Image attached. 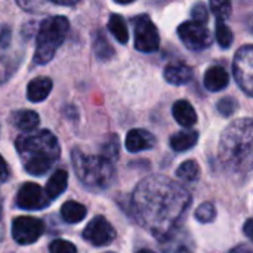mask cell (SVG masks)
<instances>
[{
	"label": "cell",
	"mask_w": 253,
	"mask_h": 253,
	"mask_svg": "<svg viewBox=\"0 0 253 253\" xmlns=\"http://www.w3.org/2000/svg\"><path fill=\"white\" fill-rule=\"evenodd\" d=\"M136 219L156 239L166 240L176 230L191 205V194L166 176L142 179L132 196Z\"/></svg>",
	"instance_id": "obj_1"
},
{
	"label": "cell",
	"mask_w": 253,
	"mask_h": 253,
	"mask_svg": "<svg viewBox=\"0 0 253 253\" xmlns=\"http://www.w3.org/2000/svg\"><path fill=\"white\" fill-rule=\"evenodd\" d=\"M252 119L234 120L221 135L218 157L231 173L248 175L252 166Z\"/></svg>",
	"instance_id": "obj_2"
},
{
	"label": "cell",
	"mask_w": 253,
	"mask_h": 253,
	"mask_svg": "<svg viewBox=\"0 0 253 253\" xmlns=\"http://www.w3.org/2000/svg\"><path fill=\"white\" fill-rule=\"evenodd\" d=\"M15 148L25 172L34 176L47 173L61 154L58 138L46 129L19 135Z\"/></svg>",
	"instance_id": "obj_3"
},
{
	"label": "cell",
	"mask_w": 253,
	"mask_h": 253,
	"mask_svg": "<svg viewBox=\"0 0 253 253\" xmlns=\"http://www.w3.org/2000/svg\"><path fill=\"white\" fill-rule=\"evenodd\" d=\"M71 162L77 178L87 188L105 190L111 185L116 176L114 163L105 160L101 156L86 154L76 148L71 153Z\"/></svg>",
	"instance_id": "obj_4"
},
{
	"label": "cell",
	"mask_w": 253,
	"mask_h": 253,
	"mask_svg": "<svg viewBox=\"0 0 253 253\" xmlns=\"http://www.w3.org/2000/svg\"><path fill=\"white\" fill-rule=\"evenodd\" d=\"M68 31L70 21L65 16L56 15L42 21L36 39L34 62L40 65L47 64L55 56L58 47L64 43Z\"/></svg>",
	"instance_id": "obj_5"
},
{
	"label": "cell",
	"mask_w": 253,
	"mask_h": 253,
	"mask_svg": "<svg viewBox=\"0 0 253 253\" xmlns=\"http://www.w3.org/2000/svg\"><path fill=\"white\" fill-rule=\"evenodd\" d=\"M133 33H135V49L142 53H153L159 50L160 36L156 24L148 15H138L133 18Z\"/></svg>",
	"instance_id": "obj_6"
},
{
	"label": "cell",
	"mask_w": 253,
	"mask_h": 253,
	"mask_svg": "<svg viewBox=\"0 0 253 253\" xmlns=\"http://www.w3.org/2000/svg\"><path fill=\"white\" fill-rule=\"evenodd\" d=\"M233 73L237 84L240 89L248 95L252 96L253 93V46L245 44L242 46L233 61Z\"/></svg>",
	"instance_id": "obj_7"
},
{
	"label": "cell",
	"mask_w": 253,
	"mask_h": 253,
	"mask_svg": "<svg viewBox=\"0 0 253 253\" xmlns=\"http://www.w3.org/2000/svg\"><path fill=\"white\" fill-rule=\"evenodd\" d=\"M178 36L190 50H203L212 44V36L208 27L196 21L182 22L178 27Z\"/></svg>",
	"instance_id": "obj_8"
},
{
	"label": "cell",
	"mask_w": 253,
	"mask_h": 253,
	"mask_svg": "<svg viewBox=\"0 0 253 253\" xmlns=\"http://www.w3.org/2000/svg\"><path fill=\"white\" fill-rule=\"evenodd\" d=\"M44 233V222L34 216H18L12 221V237L18 245L36 243Z\"/></svg>",
	"instance_id": "obj_9"
},
{
	"label": "cell",
	"mask_w": 253,
	"mask_h": 253,
	"mask_svg": "<svg viewBox=\"0 0 253 253\" xmlns=\"http://www.w3.org/2000/svg\"><path fill=\"white\" fill-rule=\"evenodd\" d=\"M116 237L117 233L114 227L104 216H95L83 230V239L96 248L108 246L116 240Z\"/></svg>",
	"instance_id": "obj_10"
},
{
	"label": "cell",
	"mask_w": 253,
	"mask_h": 253,
	"mask_svg": "<svg viewBox=\"0 0 253 253\" xmlns=\"http://www.w3.org/2000/svg\"><path fill=\"white\" fill-rule=\"evenodd\" d=\"M49 203L44 190L34 182H25L16 194V206L22 211H40L47 208Z\"/></svg>",
	"instance_id": "obj_11"
},
{
	"label": "cell",
	"mask_w": 253,
	"mask_h": 253,
	"mask_svg": "<svg viewBox=\"0 0 253 253\" xmlns=\"http://www.w3.org/2000/svg\"><path fill=\"white\" fill-rule=\"evenodd\" d=\"M156 142H157L156 136L145 129H132L127 132L126 139H125L126 150L129 153H139V151L151 150L156 147Z\"/></svg>",
	"instance_id": "obj_12"
},
{
	"label": "cell",
	"mask_w": 253,
	"mask_h": 253,
	"mask_svg": "<svg viewBox=\"0 0 253 253\" xmlns=\"http://www.w3.org/2000/svg\"><path fill=\"white\" fill-rule=\"evenodd\" d=\"M163 76L168 83L173 86H182L193 80L194 73L193 68L185 62H170L169 65H166Z\"/></svg>",
	"instance_id": "obj_13"
},
{
	"label": "cell",
	"mask_w": 253,
	"mask_h": 253,
	"mask_svg": "<svg viewBox=\"0 0 253 253\" xmlns=\"http://www.w3.org/2000/svg\"><path fill=\"white\" fill-rule=\"evenodd\" d=\"M205 82V87L211 92H221L224 90L228 83H230V74L228 71L221 67V65H213L211 68H208V71L205 73L203 77Z\"/></svg>",
	"instance_id": "obj_14"
},
{
	"label": "cell",
	"mask_w": 253,
	"mask_h": 253,
	"mask_svg": "<svg viewBox=\"0 0 253 253\" xmlns=\"http://www.w3.org/2000/svg\"><path fill=\"white\" fill-rule=\"evenodd\" d=\"M172 114H173V119L176 120V123L181 125L182 127L188 129L197 123V113H196L194 107L185 99H179L173 104Z\"/></svg>",
	"instance_id": "obj_15"
},
{
	"label": "cell",
	"mask_w": 253,
	"mask_h": 253,
	"mask_svg": "<svg viewBox=\"0 0 253 253\" xmlns=\"http://www.w3.org/2000/svg\"><path fill=\"white\" fill-rule=\"evenodd\" d=\"M52 87L53 83L49 77H36L27 86V98L31 102H42L49 96Z\"/></svg>",
	"instance_id": "obj_16"
},
{
	"label": "cell",
	"mask_w": 253,
	"mask_h": 253,
	"mask_svg": "<svg viewBox=\"0 0 253 253\" xmlns=\"http://www.w3.org/2000/svg\"><path fill=\"white\" fill-rule=\"evenodd\" d=\"M67 185H68V173H67V170L58 169L47 179L44 194H46V197L49 200H55L67 190Z\"/></svg>",
	"instance_id": "obj_17"
},
{
	"label": "cell",
	"mask_w": 253,
	"mask_h": 253,
	"mask_svg": "<svg viewBox=\"0 0 253 253\" xmlns=\"http://www.w3.org/2000/svg\"><path fill=\"white\" fill-rule=\"evenodd\" d=\"M199 141V132L197 130H191V129H187V130H179L176 133H173L170 136V147L173 151H178V153H184V151H188L191 150Z\"/></svg>",
	"instance_id": "obj_18"
},
{
	"label": "cell",
	"mask_w": 253,
	"mask_h": 253,
	"mask_svg": "<svg viewBox=\"0 0 253 253\" xmlns=\"http://www.w3.org/2000/svg\"><path fill=\"white\" fill-rule=\"evenodd\" d=\"M12 123L19 130H24L25 133H28V132H33L39 126L40 117L33 110H19L12 114Z\"/></svg>",
	"instance_id": "obj_19"
},
{
	"label": "cell",
	"mask_w": 253,
	"mask_h": 253,
	"mask_svg": "<svg viewBox=\"0 0 253 253\" xmlns=\"http://www.w3.org/2000/svg\"><path fill=\"white\" fill-rule=\"evenodd\" d=\"M86 213H87V209L79 202L68 200L61 206V218L67 224H79V222H82L86 218Z\"/></svg>",
	"instance_id": "obj_20"
},
{
	"label": "cell",
	"mask_w": 253,
	"mask_h": 253,
	"mask_svg": "<svg viewBox=\"0 0 253 253\" xmlns=\"http://www.w3.org/2000/svg\"><path fill=\"white\" fill-rule=\"evenodd\" d=\"M93 53L99 61H108L114 56V47L110 44L107 36L104 34L102 30L95 31L93 34Z\"/></svg>",
	"instance_id": "obj_21"
},
{
	"label": "cell",
	"mask_w": 253,
	"mask_h": 253,
	"mask_svg": "<svg viewBox=\"0 0 253 253\" xmlns=\"http://www.w3.org/2000/svg\"><path fill=\"white\" fill-rule=\"evenodd\" d=\"M108 30L110 33L116 37V40L122 44H126L127 40H129V30H127V25L125 22V19L117 15V13H113L110 15L108 18Z\"/></svg>",
	"instance_id": "obj_22"
},
{
	"label": "cell",
	"mask_w": 253,
	"mask_h": 253,
	"mask_svg": "<svg viewBox=\"0 0 253 253\" xmlns=\"http://www.w3.org/2000/svg\"><path fill=\"white\" fill-rule=\"evenodd\" d=\"M176 176L187 182H194L200 176V166L196 160H187L176 169Z\"/></svg>",
	"instance_id": "obj_23"
},
{
	"label": "cell",
	"mask_w": 253,
	"mask_h": 253,
	"mask_svg": "<svg viewBox=\"0 0 253 253\" xmlns=\"http://www.w3.org/2000/svg\"><path fill=\"white\" fill-rule=\"evenodd\" d=\"M119 153H120V141L116 135L108 136V139L102 144L101 148V157H104L105 160L114 163L119 159Z\"/></svg>",
	"instance_id": "obj_24"
},
{
	"label": "cell",
	"mask_w": 253,
	"mask_h": 253,
	"mask_svg": "<svg viewBox=\"0 0 253 253\" xmlns=\"http://www.w3.org/2000/svg\"><path fill=\"white\" fill-rule=\"evenodd\" d=\"M215 34H216V42L222 49H228L233 42H234V36L233 31L230 30V27L225 25V22L222 21H216V28H215Z\"/></svg>",
	"instance_id": "obj_25"
},
{
	"label": "cell",
	"mask_w": 253,
	"mask_h": 253,
	"mask_svg": "<svg viewBox=\"0 0 253 253\" xmlns=\"http://www.w3.org/2000/svg\"><path fill=\"white\" fill-rule=\"evenodd\" d=\"M194 216H196V219H197L199 222H202V224H209V222H213V221H215V218H216V209H215L213 203L205 202V203H202V205L196 209Z\"/></svg>",
	"instance_id": "obj_26"
},
{
	"label": "cell",
	"mask_w": 253,
	"mask_h": 253,
	"mask_svg": "<svg viewBox=\"0 0 253 253\" xmlns=\"http://www.w3.org/2000/svg\"><path fill=\"white\" fill-rule=\"evenodd\" d=\"M211 6V10L213 12V15L216 16V21H225L227 18H230L231 15V3L230 1H225V0H213L209 3Z\"/></svg>",
	"instance_id": "obj_27"
},
{
	"label": "cell",
	"mask_w": 253,
	"mask_h": 253,
	"mask_svg": "<svg viewBox=\"0 0 253 253\" xmlns=\"http://www.w3.org/2000/svg\"><path fill=\"white\" fill-rule=\"evenodd\" d=\"M216 110L219 111L221 116H224V117H231V116L239 110V102H237L234 98L227 96V98H222V99L218 101Z\"/></svg>",
	"instance_id": "obj_28"
},
{
	"label": "cell",
	"mask_w": 253,
	"mask_h": 253,
	"mask_svg": "<svg viewBox=\"0 0 253 253\" xmlns=\"http://www.w3.org/2000/svg\"><path fill=\"white\" fill-rule=\"evenodd\" d=\"M49 253H77V248L71 242L56 239L49 245Z\"/></svg>",
	"instance_id": "obj_29"
},
{
	"label": "cell",
	"mask_w": 253,
	"mask_h": 253,
	"mask_svg": "<svg viewBox=\"0 0 253 253\" xmlns=\"http://www.w3.org/2000/svg\"><path fill=\"white\" fill-rule=\"evenodd\" d=\"M191 16H193V21L200 22V24H206L209 19V10H208L206 4L205 3L194 4L191 9Z\"/></svg>",
	"instance_id": "obj_30"
},
{
	"label": "cell",
	"mask_w": 253,
	"mask_h": 253,
	"mask_svg": "<svg viewBox=\"0 0 253 253\" xmlns=\"http://www.w3.org/2000/svg\"><path fill=\"white\" fill-rule=\"evenodd\" d=\"M12 39V31L7 25L0 27V49H6L10 43Z\"/></svg>",
	"instance_id": "obj_31"
},
{
	"label": "cell",
	"mask_w": 253,
	"mask_h": 253,
	"mask_svg": "<svg viewBox=\"0 0 253 253\" xmlns=\"http://www.w3.org/2000/svg\"><path fill=\"white\" fill-rule=\"evenodd\" d=\"M9 178H10V169L4 162V159L0 156V182H6Z\"/></svg>",
	"instance_id": "obj_32"
},
{
	"label": "cell",
	"mask_w": 253,
	"mask_h": 253,
	"mask_svg": "<svg viewBox=\"0 0 253 253\" xmlns=\"http://www.w3.org/2000/svg\"><path fill=\"white\" fill-rule=\"evenodd\" d=\"M228 253H252V248H251V245H239Z\"/></svg>",
	"instance_id": "obj_33"
},
{
	"label": "cell",
	"mask_w": 253,
	"mask_h": 253,
	"mask_svg": "<svg viewBox=\"0 0 253 253\" xmlns=\"http://www.w3.org/2000/svg\"><path fill=\"white\" fill-rule=\"evenodd\" d=\"M252 219H248L246 221V224H245V234H246V237L248 239H253V233H252Z\"/></svg>",
	"instance_id": "obj_34"
},
{
	"label": "cell",
	"mask_w": 253,
	"mask_h": 253,
	"mask_svg": "<svg viewBox=\"0 0 253 253\" xmlns=\"http://www.w3.org/2000/svg\"><path fill=\"white\" fill-rule=\"evenodd\" d=\"M175 253H191V251L188 249V248H185V246H182V248H179L178 251Z\"/></svg>",
	"instance_id": "obj_35"
},
{
	"label": "cell",
	"mask_w": 253,
	"mask_h": 253,
	"mask_svg": "<svg viewBox=\"0 0 253 253\" xmlns=\"http://www.w3.org/2000/svg\"><path fill=\"white\" fill-rule=\"evenodd\" d=\"M1 212H3V203H1V196H0V218H1Z\"/></svg>",
	"instance_id": "obj_36"
},
{
	"label": "cell",
	"mask_w": 253,
	"mask_h": 253,
	"mask_svg": "<svg viewBox=\"0 0 253 253\" xmlns=\"http://www.w3.org/2000/svg\"><path fill=\"white\" fill-rule=\"evenodd\" d=\"M138 253H154V252H151V251H148V249H142V251H139Z\"/></svg>",
	"instance_id": "obj_37"
},
{
	"label": "cell",
	"mask_w": 253,
	"mask_h": 253,
	"mask_svg": "<svg viewBox=\"0 0 253 253\" xmlns=\"http://www.w3.org/2000/svg\"><path fill=\"white\" fill-rule=\"evenodd\" d=\"M107 253H113V252H107Z\"/></svg>",
	"instance_id": "obj_38"
}]
</instances>
